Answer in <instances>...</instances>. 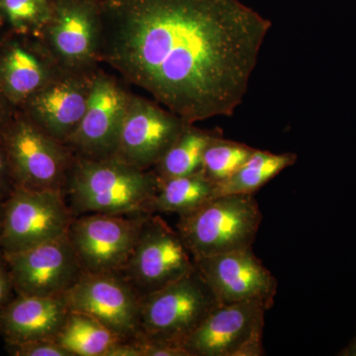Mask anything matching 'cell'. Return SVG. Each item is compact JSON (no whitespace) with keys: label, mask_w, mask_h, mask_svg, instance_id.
<instances>
[{"label":"cell","mask_w":356,"mask_h":356,"mask_svg":"<svg viewBox=\"0 0 356 356\" xmlns=\"http://www.w3.org/2000/svg\"><path fill=\"white\" fill-rule=\"evenodd\" d=\"M215 196V184L202 170L194 175L161 180L152 210L158 213H175L178 216L191 214Z\"/></svg>","instance_id":"cell-20"},{"label":"cell","mask_w":356,"mask_h":356,"mask_svg":"<svg viewBox=\"0 0 356 356\" xmlns=\"http://www.w3.org/2000/svg\"><path fill=\"white\" fill-rule=\"evenodd\" d=\"M128 84L102 67L96 70L88 107L81 123L65 143L77 158H114L131 92Z\"/></svg>","instance_id":"cell-9"},{"label":"cell","mask_w":356,"mask_h":356,"mask_svg":"<svg viewBox=\"0 0 356 356\" xmlns=\"http://www.w3.org/2000/svg\"><path fill=\"white\" fill-rule=\"evenodd\" d=\"M3 254L14 291L22 296L63 297L86 273L67 234Z\"/></svg>","instance_id":"cell-12"},{"label":"cell","mask_w":356,"mask_h":356,"mask_svg":"<svg viewBox=\"0 0 356 356\" xmlns=\"http://www.w3.org/2000/svg\"><path fill=\"white\" fill-rule=\"evenodd\" d=\"M102 0H54L39 38L67 72H92L100 64Z\"/></svg>","instance_id":"cell-6"},{"label":"cell","mask_w":356,"mask_h":356,"mask_svg":"<svg viewBox=\"0 0 356 356\" xmlns=\"http://www.w3.org/2000/svg\"><path fill=\"white\" fill-rule=\"evenodd\" d=\"M196 268L177 229L158 214L147 218L121 274L140 297L163 289Z\"/></svg>","instance_id":"cell-8"},{"label":"cell","mask_w":356,"mask_h":356,"mask_svg":"<svg viewBox=\"0 0 356 356\" xmlns=\"http://www.w3.org/2000/svg\"><path fill=\"white\" fill-rule=\"evenodd\" d=\"M14 186L33 191H62L74 154L20 109L0 127Z\"/></svg>","instance_id":"cell-4"},{"label":"cell","mask_w":356,"mask_h":356,"mask_svg":"<svg viewBox=\"0 0 356 356\" xmlns=\"http://www.w3.org/2000/svg\"><path fill=\"white\" fill-rule=\"evenodd\" d=\"M337 355L356 356V334L355 336L353 337V339L350 341V343H348L346 348H343V350L339 351V353H337Z\"/></svg>","instance_id":"cell-30"},{"label":"cell","mask_w":356,"mask_h":356,"mask_svg":"<svg viewBox=\"0 0 356 356\" xmlns=\"http://www.w3.org/2000/svg\"><path fill=\"white\" fill-rule=\"evenodd\" d=\"M194 262L220 305L257 301L267 310L273 306L277 280L252 248L211 255Z\"/></svg>","instance_id":"cell-15"},{"label":"cell","mask_w":356,"mask_h":356,"mask_svg":"<svg viewBox=\"0 0 356 356\" xmlns=\"http://www.w3.org/2000/svg\"><path fill=\"white\" fill-rule=\"evenodd\" d=\"M63 298L70 311L95 318L122 341L140 337L142 297L121 273H84Z\"/></svg>","instance_id":"cell-13"},{"label":"cell","mask_w":356,"mask_h":356,"mask_svg":"<svg viewBox=\"0 0 356 356\" xmlns=\"http://www.w3.org/2000/svg\"><path fill=\"white\" fill-rule=\"evenodd\" d=\"M74 218L62 191L14 187L3 203L0 250L20 252L67 235Z\"/></svg>","instance_id":"cell-7"},{"label":"cell","mask_w":356,"mask_h":356,"mask_svg":"<svg viewBox=\"0 0 356 356\" xmlns=\"http://www.w3.org/2000/svg\"><path fill=\"white\" fill-rule=\"evenodd\" d=\"M2 29H3V25H2L1 21H0V37H1L2 35Z\"/></svg>","instance_id":"cell-32"},{"label":"cell","mask_w":356,"mask_h":356,"mask_svg":"<svg viewBox=\"0 0 356 356\" xmlns=\"http://www.w3.org/2000/svg\"><path fill=\"white\" fill-rule=\"evenodd\" d=\"M136 341L139 344L142 356H189L182 346L149 341L143 337H138Z\"/></svg>","instance_id":"cell-26"},{"label":"cell","mask_w":356,"mask_h":356,"mask_svg":"<svg viewBox=\"0 0 356 356\" xmlns=\"http://www.w3.org/2000/svg\"><path fill=\"white\" fill-rule=\"evenodd\" d=\"M64 70L39 37L8 31L0 37V89L15 108Z\"/></svg>","instance_id":"cell-16"},{"label":"cell","mask_w":356,"mask_h":356,"mask_svg":"<svg viewBox=\"0 0 356 356\" xmlns=\"http://www.w3.org/2000/svg\"><path fill=\"white\" fill-rule=\"evenodd\" d=\"M16 109L17 108H15V107L9 102L6 96L3 95L1 89H0V127L13 116Z\"/></svg>","instance_id":"cell-29"},{"label":"cell","mask_w":356,"mask_h":356,"mask_svg":"<svg viewBox=\"0 0 356 356\" xmlns=\"http://www.w3.org/2000/svg\"><path fill=\"white\" fill-rule=\"evenodd\" d=\"M55 339L72 356H105L122 341L95 318L70 310Z\"/></svg>","instance_id":"cell-22"},{"label":"cell","mask_w":356,"mask_h":356,"mask_svg":"<svg viewBox=\"0 0 356 356\" xmlns=\"http://www.w3.org/2000/svg\"><path fill=\"white\" fill-rule=\"evenodd\" d=\"M270 28L241 0H102L100 64L188 123L229 117Z\"/></svg>","instance_id":"cell-1"},{"label":"cell","mask_w":356,"mask_h":356,"mask_svg":"<svg viewBox=\"0 0 356 356\" xmlns=\"http://www.w3.org/2000/svg\"><path fill=\"white\" fill-rule=\"evenodd\" d=\"M54 0H0V21L6 31L39 37L50 19Z\"/></svg>","instance_id":"cell-23"},{"label":"cell","mask_w":356,"mask_h":356,"mask_svg":"<svg viewBox=\"0 0 356 356\" xmlns=\"http://www.w3.org/2000/svg\"><path fill=\"white\" fill-rule=\"evenodd\" d=\"M15 295L6 257L0 250V312Z\"/></svg>","instance_id":"cell-27"},{"label":"cell","mask_w":356,"mask_h":356,"mask_svg":"<svg viewBox=\"0 0 356 356\" xmlns=\"http://www.w3.org/2000/svg\"><path fill=\"white\" fill-rule=\"evenodd\" d=\"M7 353L13 356H72L56 339H42L6 343Z\"/></svg>","instance_id":"cell-25"},{"label":"cell","mask_w":356,"mask_h":356,"mask_svg":"<svg viewBox=\"0 0 356 356\" xmlns=\"http://www.w3.org/2000/svg\"><path fill=\"white\" fill-rule=\"evenodd\" d=\"M151 214H86L74 217L67 236L88 273H120Z\"/></svg>","instance_id":"cell-10"},{"label":"cell","mask_w":356,"mask_h":356,"mask_svg":"<svg viewBox=\"0 0 356 356\" xmlns=\"http://www.w3.org/2000/svg\"><path fill=\"white\" fill-rule=\"evenodd\" d=\"M161 180L120 159L74 156L63 193L74 217L86 214H154L152 205Z\"/></svg>","instance_id":"cell-2"},{"label":"cell","mask_w":356,"mask_h":356,"mask_svg":"<svg viewBox=\"0 0 356 356\" xmlns=\"http://www.w3.org/2000/svg\"><path fill=\"white\" fill-rule=\"evenodd\" d=\"M222 135L221 130H204L188 123L179 137L154 165L159 180L185 177L202 170L203 154L211 140Z\"/></svg>","instance_id":"cell-19"},{"label":"cell","mask_w":356,"mask_h":356,"mask_svg":"<svg viewBox=\"0 0 356 356\" xmlns=\"http://www.w3.org/2000/svg\"><path fill=\"white\" fill-rule=\"evenodd\" d=\"M14 182L11 177L10 168L3 145L0 140V197L6 199L14 189Z\"/></svg>","instance_id":"cell-28"},{"label":"cell","mask_w":356,"mask_h":356,"mask_svg":"<svg viewBox=\"0 0 356 356\" xmlns=\"http://www.w3.org/2000/svg\"><path fill=\"white\" fill-rule=\"evenodd\" d=\"M261 302L245 301L218 307L185 341L189 356L264 355V316Z\"/></svg>","instance_id":"cell-11"},{"label":"cell","mask_w":356,"mask_h":356,"mask_svg":"<svg viewBox=\"0 0 356 356\" xmlns=\"http://www.w3.org/2000/svg\"><path fill=\"white\" fill-rule=\"evenodd\" d=\"M96 70H64L18 109L49 135L65 145L88 107Z\"/></svg>","instance_id":"cell-17"},{"label":"cell","mask_w":356,"mask_h":356,"mask_svg":"<svg viewBox=\"0 0 356 356\" xmlns=\"http://www.w3.org/2000/svg\"><path fill=\"white\" fill-rule=\"evenodd\" d=\"M6 199L0 197V227H1L2 214H3V203Z\"/></svg>","instance_id":"cell-31"},{"label":"cell","mask_w":356,"mask_h":356,"mask_svg":"<svg viewBox=\"0 0 356 356\" xmlns=\"http://www.w3.org/2000/svg\"><path fill=\"white\" fill-rule=\"evenodd\" d=\"M219 306L214 293L195 268L140 299L139 337L184 348L185 341Z\"/></svg>","instance_id":"cell-5"},{"label":"cell","mask_w":356,"mask_h":356,"mask_svg":"<svg viewBox=\"0 0 356 356\" xmlns=\"http://www.w3.org/2000/svg\"><path fill=\"white\" fill-rule=\"evenodd\" d=\"M254 147L226 140L222 135L214 138L203 154L202 172L215 184L232 177L250 159Z\"/></svg>","instance_id":"cell-24"},{"label":"cell","mask_w":356,"mask_h":356,"mask_svg":"<svg viewBox=\"0 0 356 356\" xmlns=\"http://www.w3.org/2000/svg\"><path fill=\"white\" fill-rule=\"evenodd\" d=\"M69 313L63 297L15 295L0 312V334L6 343L55 339Z\"/></svg>","instance_id":"cell-18"},{"label":"cell","mask_w":356,"mask_h":356,"mask_svg":"<svg viewBox=\"0 0 356 356\" xmlns=\"http://www.w3.org/2000/svg\"><path fill=\"white\" fill-rule=\"evenodd\" d=\"M187 124L156 100L132 93L114 158L140 170H153Z\"/></svg>","instance_id":"cell-14"},{"label":"cell","mask_w":356,"mask_h":356,"mask_svg":"<svg viewBox=\"0 0 356 356\" xmlns=\"http://www.w3.org/2000/svg\"><path fill=\"white\" fill-rule=\"evenodd\" d=\"M297 154H273L254 149L250 159L232 177L215 184V196L254 194L267 182L295 165Z\"/></svg>","instance_id":"cell-21"},{"label":"cell","mask_w":356,"mask_h":356,"mask_svg":"<svg viewBox=\"0 0 356 356\" xmlns=\"http://www.w3.org/2000/svg\"><path fill=\"white\" fill-rule=\"evenodd\" d=\"M262 221L254 194L213 198L178 219L177 229L194 261L252 248Z\"/></svg>","instance_id":"cell-3"}]
</instances>
